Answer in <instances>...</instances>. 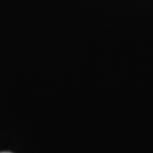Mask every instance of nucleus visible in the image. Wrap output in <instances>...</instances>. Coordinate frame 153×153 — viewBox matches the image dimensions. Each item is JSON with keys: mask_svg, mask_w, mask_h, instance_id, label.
<instances>
[{"mask_svg": "<svg viewBox=\"0 0 153 153\" xmlns=\"http://www.w3.org/2000/svg\"><path fill=\"white\" fill-rule=\"evenodd\" d=\"M0 153H10V152H0Z\"/></svg>", "mask_w": 153, "mask_h": 153, "instance_id": "1", "label": "nucleus"}]
</instances>
